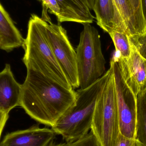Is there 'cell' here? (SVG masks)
Returning <instances> with one entry per match:
<instances>
[{
  "mask_svg": "<svg viewBox=\"0 0 146 146\" xmlns=\"http://www.w3.org/2000/svg\"><path fill=\"white\" fill-rule=\"evenodd\" d=\"M27 69L25 80L21 84L20 106L33 120L52 127L74 104L76 92L37 71Z\"/></svg>",
  "mask_w": 146,
  "mask_h": 146,
  "instance_id": "6da1fadb",
  "label": "cell"
},
{
  "mask_svg": "<svg viewBox=\"0 0 146 146\" xmlns=\"http://www.w3.org/2000/svg\"><path fill=\"white\" fill-rule=\"evenodd\" d=\"M46 22L36 15L30 18L23 46L25 52L23 62L27 68L37 71L62 86L72 89L47 40Z\"/></svg>",
  "mask_w": 146,
  "mask_h": 146,
  "instance_id": "7a4b0ae2",
  "label": "cell"
},
{
  "mask_svg": "<svg viewBox=\"0 0 146 146\" xmlns=\"http://www.w3.org/2000/svg\"><path fill=\"white\" fill-rule=\"evenodd\" d=\"M107 75L106 71L90 86L76 91L74 104L51 127L55 133L61 135L67 143L79 139L91 129L96 101Z\"/></svg>",
  "mask_w": 146,
  "mask_h": 146,
  "instance_id": "3957f363",
  "label": "cell"
},
{
  "mask_svg": "<svg viewBox=\"0 0 146 146\" xmlns=\"http://www.w3.org/2000/svg\"><path fill=\"white\" fill-rule=\"evenodd\" d=\"M91 132L101 146H115L120 134L116 94L111 66L98 96Z\"/></svg>",
  "mask_w": 146,
  "mask_h": 146,
  "instance_id": "277c9868",
  "label": "cell"
},
{
  "mask_svg": "<svg viewBox=\"0 0 146 146\" xmlns=\"http://www.w3.org/2000/svg\"><path fill=\"white\" fill-rule=\"evenodd\" d=\"M83 25L76 50L79 88L82 89L92 85L106 72L98 31L90 23Z\"/></svg>",
  "mask_w": 146,
  "mask_h": 146,
  "instance_id": "5b68a950",
  "label": "cell"
},
{
  "mask_svg": "<svg viewBox=\"0 0 146 146\" xmlns=\"http://www.w3.org/2000/svg\"><path fill=\"white\" fill-rule=\"evenodd\" d=\"M46 37L54 56L74 89L79 88L76 52L61 25L46 22Z\"/></svg>",
  "mask_w": 146,
  "mask_h": 146,
  "instance_id": "8992f818",
  "label": "cell"
},
{
  "mask_svg": "<svg viewBox=\"0 0 146 146\" xmlns=\"http://www.w3.org/2000/svg\"><path fill=\"white\" fill-rule=\"evenodd\" d=\"M110 66L114 74L120 133L127 138L136 139L137 97L123 79L113 57Z\"/></svg>",
  "mask_w": 146,
  "mask_h": 146,
  "instance_id": "52a82bcc",
  "label": "cell"
},
{
  "mask_svg": "<svg viewBox=\"0 0 146 146\" xmlns=\"http://www.w3.org/2000/svg\"><path fill=\"white\" fill-rule=\"evenodd\" d=\"M130 44L131 52L128 58H121L116 52L113 57L117 62L123 79L137 97L146 90V60Z\"/></svg>",
  "mask_w": 146,
  "mask_h": 146,
  "instance_id": "ba28073f",
  "label": "cell"
},
{
  "mask_svg": "<svg viewBox=\"0 0 146 146\" xmlns=\"http://www.w3.org/2000/svg\"><path fill=\"white\" fill-rule=\"evenodd\" d=\"M55 133L52 129L35 125L7 134L0 146H48L53 142Z\"/></svg>",
  "mask_w": 146,
  "mask_h": 146,
  "instance_id": "9c48e42d",
  "label": "cell"
},
{
  "mask_svg": "<svg viewBox=\"0 0 146 146\" xmlns=\"http://www.w3.org/2000/svg\"><path fill=\"white\" fill-rule=\"evenodd\" d=\"M93 10L97 24L107 33L120 32L127 35L121 16L113 0H94Z\"/></svg>",
  "mask_w": 146,
  "mask_h": 146,
  "instance_id": "30bf717a",
  "label": "cell"
},
{
  "mask_svg": "<svg viewBox=\"0 0 146 146\" xmlns=\"http://www.w3.org/2000/svg\"><path fill=\"white\" fill-rule=\"evenodd\" d=\"M21 84L15 78L9 64L0 72V111L9 114L20 104Z\"/></svg>",
  "mask_w": 146,
  "mask_h": 146,
  "instance_id": "8fae6325",
  "label": "cell"
},
{
  "mask_svg": "<svg viewBox=\"0 0 146 146\" xmlns=\"http://www.w3.org/2000/svg\"><path fill=\"white\" fill-rule=\"evenodd\" d=\"M25 39L7 11L0 3V48L10 52L23 47Z\"/></svg>",
  "mask_w": 146,
  "mask_h": 146,
  "instance_id": "7c38bea8",
  "label": "cell"
},
{
  "mask_svg": "<svg viewBox=\"0 0 146 146\" xmlns=\"http://www.w3.org/2000/svg\"><path fill=\"white\" fill-rule=\"evenodd\" d=\"M61 10L60 23L74 22L80 24L93 23L94 17L81 0H56Z\"/></svg>",
  "mask_w": 146,
  "mask_h": 146,
  "instance_id": "4fadbf2b",
  "label": "cell"
},
{
  "mask_svg": "<svg viewBox=\"0 0 146 146\" xmlns=\"http://www.w3.org/2000/svg\"><path fill=\"white\" fill-rule=\"evenodd\" d=\"M126 27L129 37L144 33L146 28L140 23L129 0H113Z\"/></svg>",
  "mask_w": 146,
  "mask_h": 146,
  "instance_id": "5bb4252c",
  "label": "cell"
},
{
  "mask_svg": "<svg viewBox=\"0 0 146 146\" xmlns=\"http://www.w3.org/2000/svg\"><path fill=\"white\" fill-rule=\"evenodd\" d=\"M136 139L146 146V90L137 96Z\"/></svg>",
  "mask_w": 146,
  "mask_h": 146,
  "instance_id": "9a60e30c",
  "label": "cell"
},
{
  "mask_svg": "<svg viewBox=\"0 0 146 146\" xmlns=\"http://www.w3.org/2000/svg\"><path fill=\"white\" fill-rule=\"evenodd\" d=\"M115 48L116 52L120 57L125 59L129 57L131 52V44L128 36L120 32H112L109 33Z\"/></svg>",
  "mask_w": 146,
  "mask_h": 146,
  "instance_id": "2e32d148",
  "label": "cell"
},
{
  "mask_svg": "<svg viewBox=\"0 0 146 146\" xmlns=\"http://www.w3.org/2000/svg\"><path fill=\"white\" fill-rule=\"evenodd\" d=\"M42 4V19L48 23H51L50 18L47 14L49 10L51 14L57 17V21L60 23L61 19V10L60 5L56 0H38Z\"/></svg>",
  "mask_w": 146,
  "mask_h": 146,
  "instance_id": "e0dca14e",
  "label": "cell"
},
{
  "mask_svg": "<svg viewBox=\"0 0 146 146\" xmlns=\"http://www.w3.org/2000/svg\"><path fill=\"white\" fill-rule=\"evenodd\" d=\"M129 38L137 52L146 60V31L144 33Z\"/></svg>",
  "mask_w": 146,
  "mask_h": 146,
  "instance_id": "ac0fdd59",
  "label": "cell"
},
{
  "mask_svg": "<svg viewBox=\"0 0 146 146\" xmlns=\"http://www.w3.org/2000/svg\"><path fill=\"white\" fill-rule=\"evenodd\" d=\"M67 144V146H101L92 132L75 141Z\"/></svg>",
  "mask_w": 146,
  "mask_h": 146,
  "instance_id": "d6986e66",
  "label": "cell"
},
{
  "mask_svg": "<svg viewBox=\"0 0 146 146\" xmlns=\"http://www.w3.org/2000/svg\"><path fill=\"white\" fill-rule=\"evenodd\" d=\"M115 146H143L137 139H131L120 133Z\"/></svg>",
  "mask_w": 146,
  "mask_h": 146,
  "instance_id": "ffe728a7",
  "label": "cell"
},
{
  "mask_svg": "<svg viewBox=\"0 0 146 146\" xmlns=\"http://www.w3.org/2000/svg\"><path fill=\"white\" fill-rule=\"evenodd\" d=\"M129 1L133 8L135 13L140 23L146 28V23L142 15L141 0H129Z\"/></svg>",
  "mask_w": 146,
  "mask_h": 146,
  "instance_id": "44dd1931",
  "label": "cell"
},
{
  "mask_svg": "<svg viewBox=\"0 0 146 146\" xmlns=\"http://www.w3.org/2000/svg\"><path fill=\"white\" fill-rule=\"evenodd\" d=\"M9 118V114L0 111V139L6 123Z\"/></svg>",
  "mask_w": 146,
  "mask_h": 146,
  "instance_id": "7402d4cb",
  "label": "cell"
},
{
  "mask_svg": "<svg viewBox=\"0 0 146 146\" xmlns=\"http://www.w3.org/2000/svg\"><path fill=\"white\" fill-rule=\"evenodd\" d=\"M141 3L142 15L146 25V0H141Z\"/></svg>",
  "mask_w": 146,
  "mask_h": 146,
  "instance_id": "603a6c76",
  "label": "cell"
},
{
  "mask_svg": "<svg viewBox=\"0 0 146 146\" xmlns=\"http://www.w3.org/2000/svg\"><path fill=\"white\" fill-rule=\"evenodd\" d=\"M90 9V10H93L94 6V0H81Z\"/></svg>",
  "mask_w": 146,
  "mask_h": 146,
  "instance_id": "cb8c5ba5",
  "label": "cell"
},
{
  "mask_svg": "<svg viewBox=\"0 0 146 146\" xmlns=\"http://www.w3.org/2000/svg\"><path fill=\"white\" fill-rule=\"evenodd\" d=\"M48 146H67V144L66 143H60V144H56L53 143V142H51L49 145Z\"/></svg>",
  "mask_w": 146,
  "mask_h": 146,
  "instance_id": "d4e9b609",
  "label": "cell"
},
{
  "mask_svg": "<svg viewBox=\"0 0 146 146\" xmlns=\"http://www.w3.org/2000/svg\"><path fill=\"white\" fill-rule=\"evenodd\" d=\"M0 47H1V42H0Z\"/></svg>",
  "mask_w": 146,
  "mask_h": 146,
  "instance_id": "484cf974",
  "label": "cell"
}]
</instances>
